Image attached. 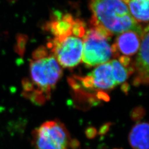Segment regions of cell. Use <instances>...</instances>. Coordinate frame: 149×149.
Returning <instances> with one entry per match:
<instances>
[{"instance_id":"cell-1","label":"cell","mask_w":149,"mask_h":149,"mask_svg":"<svg viewBox=\"0 0 149 149\" xmlns=\"http://www.w3.org/2000/svg\"><path fill=\"white\" fill-rule=\"evenodd\" d=\"M89 8L92 27L101 29L112 37L128 31L141 34L145 27L135 21L123 0H90Z\"/></svg>"},{"instance_id":"cell-2","label":"cell","mask_w":149,"mask_h":149,"mask_svg":"<svg viewBox=\"0 0 149 149\" xmlns=\"http://www.w3.org/2000/svg\"><path fill=\"white\" fill-rule=\"evenodd\" d=\"M63 71L53 55L34 59L30 63L31 80L23 82L26 95L38 104L45 101L61 78Z\"/></svg>"},{"instance_id":"cell-3","label":"cell","mask_w":149,"mask_h":149,"mask_svg":"<svg viewBox=\"0 0 149 149\" xmlns=\"http://www.w3.org/2000/svg\"><path fill=\"white\" fill-rule=\"evenodd\" d=\"M109 34L103 30L91 27L83 37L82 60L88 68L107 63L114 56L112 45L109 43Z\"/></svg>"},{"instance_id":"cell-4","label":"cell","mask_w":149,"mask_h":149,"mask_svg":"<svg viewBox=\"0 0 149 149\" xmlns=\"http://www.w3.org/2000/svg\"><path fill=\"white\" fill-rule=\"evenodd\" d=\"M36 149H69L72 145L69 133L58 120L44 123L33 133Z\"/></svg>"},{"instance_id":"cell-5","label":"cell","mask_w":149,"mask_h":149,"mask_svg":"<svg viewBox=\"0 0 149 149\" xmlns=\"http://www.w3.org/2000/svg\"><path fill=\"white\" fill-rule=\"evenodd\" d=\"M49 44L54 56L64 68H73L81 62L84 44L81 38L72 34L62 39L55 38Z\"/></svg>"},{"instance_id":"cell-6","label":"cell","mask_w":149,"mask_h":149,"mask_svg":"<svg viewBox=\"0 0 149 149\" xmlns=\"http://www.w3.org/2000/svg\"><path fill=\"white\" fill-rule=\"evenodd\" d=\"M149 26H146L141 35V43L138 56L133 64L134 71H136L133 81L135 86L148 85L149 82Z\"/></svg>"},{"instance_id":"cell-7","label":"cell","mask_w":149,"mask_h":149,"mask_svg":"<svg viewBox=\"0 0 149 149\" xmlns=\"http://www.w3.org/2000/svg\"><path fill=\"white\" fill-rule=\"evenodd\" d=\"M141 35L136 31H128L118 35L112 46L114 56L119 54L123 56H133L137 53L141 43Z\"/></svg>"},{"instance_id":"cell-8","label":"cell","mask_w":149,"mask_h":149,"mask_svg":"<svg viewBox=\"0 0 149 149\" xmlns=\"http://www.w3.org/2000/svg\"><path fill=\"white\" fill-rule=\"evenodd\" d=\"M88 76L91 81L92 89L110 91L118 85L110 62L98 65Z\"/></svg>"},{"instance_id":"cell-9","label":"cell","mask_w":149,"mask_h":149,"mask_svg":"<svg viewBox=\"0 0 149 149\" xmlns=\"http://www.w3.org/2000/svg\"><path fill=\"white\" fill-rule=\"evenodd\" d=\"M76 19L70 14L55 15L46 24V29L55 38L62 39L72 34V28Z\"/></svg>"},{"instance_id":"cell-10","label":"cell","mask_w":149,"mask_h":149,"mask_svg":"<svg viewBox=\"0 0 149 149\" xmlns=\"http://www.w3.org/2000/svg\"><path fill=\"white\" fill-rule=\"evenodd\" d=\"M128 139L133 149H149V124L138 123L132 129Z\"/></svg>"},{"instance_id":"cell-11","label":"cell","mask_w":149,"mask_h":149,"mask_svg":"<svg viewBox=\"0 0 149 149\" xmlns=\"http://www.w3.org/2000/svg\"><path fill=\"white\" fill-rule=\"evenodd\" d=\"M127 4L135 21L139 24H148L149 0H129Z\"/></svg>"},{"instance_id":"cell-12","label":"cell","mask_w":149,"mask_h":149,"mask_svg":"<svg viewBox=\"0 0 149 149\" xmlns=\"http://www.w3.org/2000/svg\"><path fill=\"white\" fill-rule=\"evenodd\" d=\"M113 72L117 85L124 83L130 74L128 68H125L118 60L114 59L110 61Z\"/></svg>"},{"instance_id":"cell-13","label":"cell","mask_w":149,"mask_h":149,"mask_svg":"<svg viewBox=\"0 0 149 149\" xmlns=\"http://www.w3.org/2000/svg\"><path fill=\"white\" fill-rule=\"evenodd\" d=\"M145 111L143 108H136L132 113V117L135 120L140 119L144 115Z\"/></svg>"},{"instance_id":"cell-14","label":"cell","mask_w":149,"mask_h":149,"mask_svg":"<svg viewBox=\"0 0 149 149\" xmlns=\"http://www.w3.org/2000/svg\"><path fill=\"white\" fill-rule=\"evenodd\" d=\"M96 134V130L93 128H90L87 129V135L88 137H89L90 136L91 138H93Z\"/></svg>"},{"instance_id":"cell-15","label":"cell","mask_w":149,"mask_h":149,"mask_svg":"<svg viewBox=\"0 0 149 149\" xmlns=\"http://www.w3.org/2000/svg\"><path fill=\"white\" fill-rule=\"evenodd\" d=\"M109 123H108V124H106L105 125H104V126H103L101 128V131H100V133L101 134H104L108 130V129H109Z\"/></svg>"},{"instance_id":"cell-16","label":"cell","mask_w":149,"mask_h":149,"mask_svg":"<svg viewBox=\"0 0 149 149\" xmlns=\"http://www.w3.org/2000/svg\"><path fill=\"white\" fill-rule=\"evenodd\" d=\"M123 1H124V2H125L126 3H127V2H128L129 0H123Z\"/></svg>"}]
</instances>
